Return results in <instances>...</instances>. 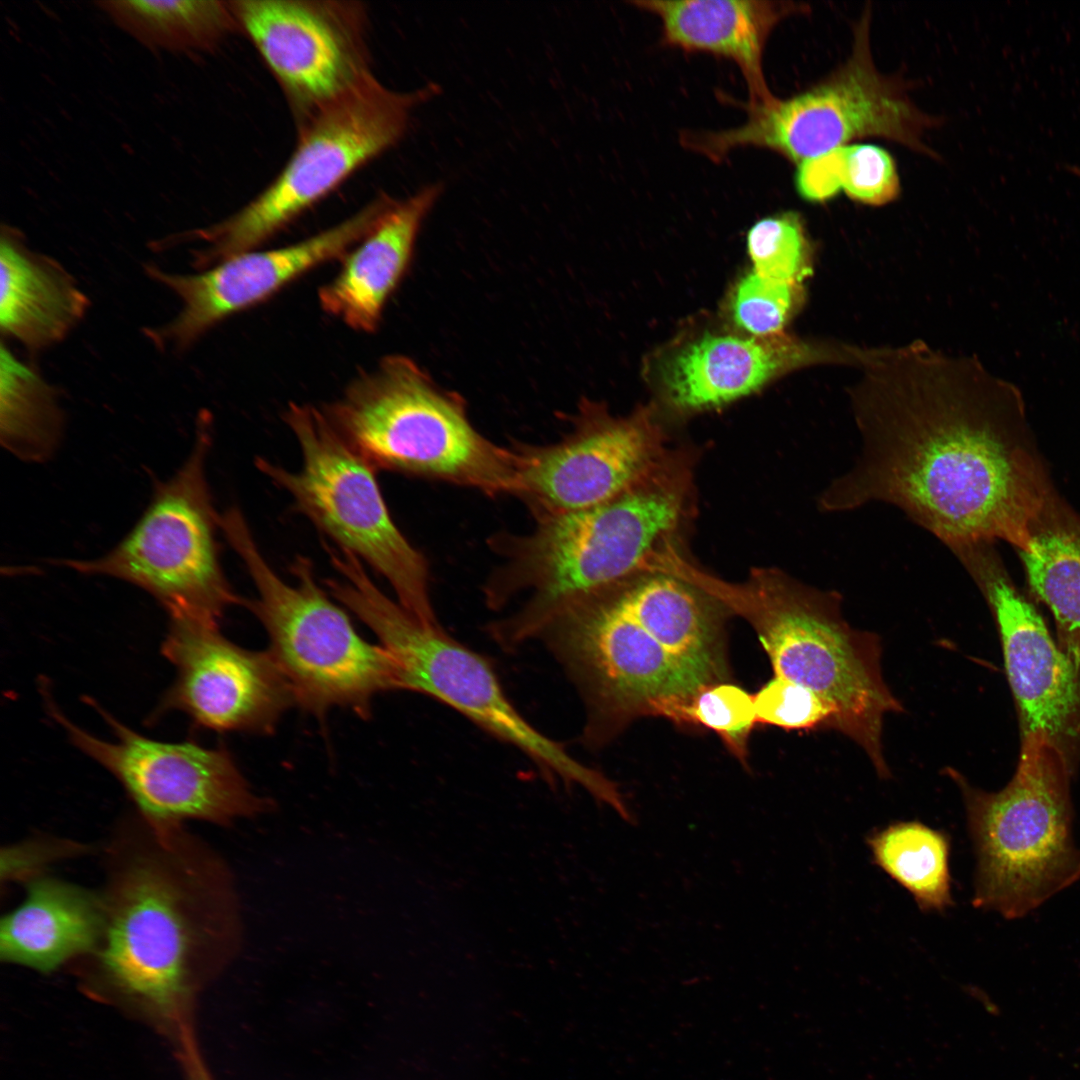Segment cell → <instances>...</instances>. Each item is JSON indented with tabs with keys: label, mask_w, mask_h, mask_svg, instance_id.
Listing matches in <instances>:
<instances>
[{
	"label": "cell",
	"mask_w": 1080,
	"mask_h": 1080,
	"mask_svg": "<svg viewBox=\"0 0 1080 1080\" xmlns=\"http://www.w3.org/2000/svg\"><path fill=\"white\" fill-rule=\"evenodd\" d=\"M661 440L648 408L614 417L585 402L560 440L513 446L518 458L514 496L535 520L602 504L659 468Z\"/></svg>",
	"instance_id": "obj_16"
},
{
	"label": "cell",
	"mask_w": 1080,
	"mask_h": 1080,
	"mask_svg": "<svg viewBox=\"0 0 1080 1080\" xmlns=\"http://www.w3.org/2000/svg\"><path fill=\"white\" fill-rule=\"evenodd\" d=\"M443 192V184L422 187L395 200L374 228L348 253L339 273L319 289L321 308L350 328L370 333L410 263L421 225Z\"/></svg>",
	"instance_id": "obj_21"
},
{
	"label": "cell",
	"mask_w": 1080,
	"mask_h": 1080,
	"mask_svg": "<svg viewBox=\"0 0 1080 1080\" xmlns=\"http://www.w3.org/2000/svg\"><path fill=\"white\" fill-rule=\"evenodd\" d=\"M669 718L714 730L741 760L756 720L754 696L728 683L711 684L677 706Z\"/></svg>",
	"instance_id": "obj_33"
},
{
	"label": "cell",
	"mask_w": 1080,
	"mask_h": 1080,
	"mask_svg": "<svg viewBox=\"0 0 1080 1080\" xmlns=\"http://www.w3.org/2000/svg\"><path fill=\"white\" fill-rule=\"evenodd\" d=\"M870 13L857 23L851 55L813 87L773 104L745 107L737 128L681 135L688 149L722 161L738 147L773 150L796 165L863 137H881L933 155L924 141L936 121L922 112L903 83L880 73L869 43Z\"/></svg>",
	"instance_id": "obj_12"
},
{
	"label": "cell",
	"mask_w": 1080,
	"mask_h": 1080,
	"mask_svg": "<svg viewBox=\"0 0 1080 1080\" xmlns=\"http://www.w3.org/2000/svg\"><path fill=\"white\" fill-rule=\"evenodd\" d=\"M679 479L657 469L602 504L535 520L526 534L490 540L500 558L484 586L489 608L525 597L513 614L488 625L504 650L533 639L563 612L628 579L682 517Z\"/></svg>",
	"instance_id": "obj_3"
},
{
	"label": "cell",
	"mask_w": 1080,
	"mask_h": 1080,
	"mask_svg": "<svg viewBox=\"0 0 1080 1080\" xmlns=\"http://www.w3.org/2000/svg\"><path fill=\"white\" fill-rule=\"evenodd\" d=\"M980 588L996 620L1024 733L1067 748L1080 736V673L1015 588L991 543L950 550Z\"/></svg>",
	"instance_id": "obj_18"
},
{
	"label": "cell",
	"mask_w": 1080,
	"mask_h": 1080,
	"mask_svg": "<svg viewBox=\"0 0 1080 1080\" xmlns=\"http://www.w3.org/2000/svg\"><path fill=\"white\" fill-rule=\"evenodd\" d=\"M794 182L809 202H824L843 191L856 202L881 206L900 193L893 157L869 143H850L797 164Z\"/></svg>",
	"instance_id": "obj_30"
},
{
	"label": "cell",
	"mask_w": 1080,
	"mask_h": 1080,
	"mask_svg": "<svg viewBox=\"0 0 1080 1080\" xmlns=\"http://www.w3.org/2000/svg\"><path fill=\"white\" fill-rule=\"evenodd\" d=\"M180 1050L188 1080H213L200 1055L191 1030L184 1023L180 1024Z\"/></svg>",
	"instance_id": "obj_36"
},
{
	"label": "cell",
	"mask_w": 1080,
	"mask_h": 1080,
	"mask_svg": "<svg viewBox=\"0 0 1080 1080\" xmlns=\"http://www.w3.org/2000/svg\"><path fill=\"white\" fill-rule=\"evenodd\" d=\"M741 593L743 614L775 676L813 691L832 712L830 730L856 743L877 774L888 778L883 722L903 707L883 677L879 636L845 620L838 592L778 571L760 575Z\"/></svg>",
	"instance_id": "obj_6"
},
{
	"label": "cell",
	"mask_w": 1080,
	"mask_h": 1080,
	"mask_svg": "<svg viewBox=\"0 0 1080 1080\" xmlns=\"http://www.w3.org/2000/svg\"><path fill=\"white\" fill-rule=\"evenodd\" d=\"M756 720L790 730L830 729L832 712L811 690L775 676L754 695Z\"/></svg>",
	"instance_id": "obj_34"
},
{
	"label": "cell",
	"mask_w": 1080,
	"mask_h": 1080,
	"mask_svg": "<svg viewBox=\"0 0 1080 1080\" xmlns=\"http://www.w3.org/2000/svg\"><path fill=\"white\" fill-rule=\"evenodd\" d=\"M95 6L152 52L203 55L238 32L228 1L102 0Z\"/></svg>",
	"instance_id": "obj_27"
},
{
	"label": "cell",
	"mask_w": 1080,
	"mask_h": 1080,
	"mask_svg": "<svg viewBox=\"0 0 1080 1080\" xmlns=\"http://www.w3.org/2000/svg\"><path fill=\"white\" fill-rule=\"evenodd\" d=\"M948 772L961 789L975 850L976 908L1021 918L1080 879L1069 762L1056 744L1024 733L1016 772L997 792Z\"/></svg>",
	"instance_id": "obj_5"
},
{
	"label": "cell",
	"mask_w": 1080,
	"mask_h": 1080,
	"mask_svg": "<svg viewBox=\"0 0 1080 1080\" xmlns=\"http://www.w3.org/2000/svg\"><path fill=\"white\" fill-rule=\"evenodd\" d=\"M804 299L803 284L767 279L751 270L731 289L726 313L734 330L757 337L771 336L785 332Z\"/></svg>",
	"instance_id": "obj_32"
},
{
	"label": "cell",
	"mask_w": 1080,
	"mask_h": 1080,
	"mask_svg": "<svg viewBox=\"0 0 1080 1080\" xmlns=\"http://www.w3.org/2000/svg\"><path fill=\"white\" fill-rule=\"evenodd\" d=\"M580 691L583 740L599 745L636 715L669 717L711 685L669 654L608 589L557 617L539 637Z\"/></svg>",
	"instance_id": "obj_13"
},
{
	"label": "cell",
	"mask_w": 1080,
	"mask_h": 1080,
	"mask_svg": "<svg viewBox=\"0 0 1080 1080\" xmlns=\"http://www.w3.org/2000/svg\"><path fill=\"white\" fill-rule=\"evenodd\" d=\"M393 201L381 193L352 216L309 238L276 249L249 250L199 274H172L147 266V273L182 301L177 317L153 338L179 348L189 346L225 318L266 300L315 267L346 256Z\"/></svg>",
	"instance_id": "obj_19"
},
{
	"label": "cell",
	"mask_w": 1080,
	"mask_h": 1080,
	"mask_svg": "<svg viewBox=\"0 0 1080 1080\" xmlns=\"http://www.w3.org/2000/svg\"><path fill=\"white\" fill-rule=\"evenodd\" d=\"M21 903L0 923V960L52 973L87 956L103 924L99 890L43 875L25 884Z\"/></svg>",
	"instance_id": "obj_23"
},
{
	"label": "cell",
	"mask_w": 1080,
	"mask_h": 1080,
	"mask_svg": "<svg viewBox=\"0 0 1080 1080\" xmlns=\"http://www.w3.org/2000/svg\"><path fill=\"white\" fill-rule=\"evenodd\" d=\"M323 412L374 470L443 481L489 496L516 492L514 449L481 434L463 400L438 387L408 357H384Z\"/></svg>",
	"instance_id": "obj_4"
},
{
	"label": "cell",
	"mask_w": 1080,
	"mask_h": 1080,
	"mask_svg": "<svg viewBox=\"0 0 1080 1080\" xmlns=\"http://www.w3.org/2000/svg\"><path fill=\"white\" fill-rule=\"evenodd\" d=\"M874 862L914 897L922 911L953 904L948 836L920 822H896L867 838Z\"/></svg>",
	"instance_id": "obj_29"
},
{
	"label": "cell",
	"mask_w": 1080,
	"mask_h": 1080,
	"mask_svg": "<svg viewBox=\"0 0 1080 1080\" xmlns=\"http://www.w3.org/2000/svg\"><path fill=\"white\" fill-rule=\"evenodd\" d=\"M101 934L75 962L101 986L163 1016H181L204 974L240 950L242 919L224 859L185 825L137 814L103 847Z\"/></svg>",
	"instance_id": "obj_2"
},
{
	"label": "cell",
	"mask_w": 1080,
	"mask_h": 1080,
	"mask_svg": "<svg viewBox=\"0 0 1080 1080\" xmlns=\"http://www.w3.org/2000/svg\"><path fill=\"white\" fill-rule=\"evenodd\" d=\"M440 93L435 83L409 92L376 77L297 128V144L272 182L226 219L186 235L206 246L194 256L211 267L253 250L397 145L413 110Z\"/></svg>",
	"instance_id": "obj_9"
},
{
	"label": "cell",
	"mask_w": 1080,
	"mask_h": 1080,
	"mask_svg": "<svg viewBox=\"0 0 1080 1080\" xmlns=\"http://www.w3.org/2000/svg\"><path fill=\"white\" fill-rule=\"evenodd\" d=\"M335 599L365 623L396 660L400 690L430 696L455 709L533 762L552 787L578 785L608 804L617 785L571 756L559 742L531 725L506 695L492 665L448 635L424 625L355 568L333 590Z\"/></svg>",
	"instance_id": "obj_8"
},
{
	"label": "cell",
	"mask_w": 1080,
	"mask_h": 1080,
	"mask_svg": "<svg viewBox=\"0 0 1080 1080\" xmlns=\"http://www.w3.org/2000/svg\"><path fill=\"white\" fill-rule=\"evenodd\" d=\"M210 417H199L193 447L181 467L158 482L129 533L103 556L57 561L81 574L117 578L151 594L170 620L218 625L243 598L222 569L216 541L219 514L206 478Z\"/></svg>",
	"instance_id": "obj_11"
},
{
	"label": "cell",
	"mask_w": 1080,
	"mask_h": 1080,
	"mask_svg": "<svg viewBox=\"0 0 1080 1080\" xmlns=\"http://www.w3.org/2000/svg\"><path fill=\"white\" fill-rule=\"evenodd\" d=\"M1032 592L1050 609L1061 649L1080 673V516L1055 495L1019 552Z\"/></svg>",
	"instance_id": "obj_26"
},
{
	"label": "cell",
	"mask_w": 1080,
	"mask_h": 1080,
	"mask_svg": "<svg viewBox=\"0 0 1080 1080\" xmlns=\"http://www.w3.org/2000/svg\"><path fill=\"white\" fill-rule=\"evenodd\" d=\"M618 605L669 654L709 684L723 662L720 617L704 592L673 576L655 574L608 588Z\"/></svg>",
	"instance_id": "obj_25"
},
{
	"label": "cell",
	"mask_w": 1080,
	"mask_h": 1080,
	"mask_svg": "<svg viewBox=\"0 0 1080 1080\" xmlns=\"http://www.w3.org/2000/svg\"><path fill=\"white\" fill-rule=\"evenodd\" d=\"M861 349L786 332L757 337L736 330L682 338L653 360L650 375L673 409L695 413L752 394L791 371L822 363L857 365Z\"/></svg>",
	"instance_id": "obj_20"
},
{
	"label": "cell",
	"mask_w": 1080,
	"mask_h": 1080,
	"mask_svg": "<svg viewBox=\"0 0 1080 1080\" xmlns=\"http://www.w3.org/2000/svg\"><path fill=\"white\" fill-rule=\"evenodd\" d=\"M63 432L56 393L4 344L0 353V439L16 457L44 462L55 453Z\"/></svg>",
	"instance_id": "obj_28"
},
{
	"label": "cell",
	"mask_w": 1080,
	"mask_h": 1080,
	"mask_svg": "<svg viewBox=\"0 0 1080 1080\" xmlns=\"http://www.w3.org/2000/svg\"><path fill=\"white\" fill-rule=\"evenodd\" d=\"M162 653L176 676L156 710L217 732L270 734L295 698L269 651L242 648L218 625L170 620Z\"/></svg>",
	"instance_id": "obj_17"
},
{
	"label": "cell",
	"mask_w": 1080,
	"mask_h": 1080,
	"mask_svg": "<svg viewBox=\"0 0 1080 1080\" xmlns=\"http://www.w3.org/2000/svg\"><path fill=\"white\" fill-rule=\"evenodd\" d=\"M2 333L32 350L61 341L84 316L88 298L55 261L29 251L20 233L2 225Z\"/></svg>",
	"instance_id": "obj_24"
},
{
	"label": "cell",
	"mask_w": 1080,
	"mask_h": 1080,
	"mask_svg": "<svg viewBox=\"0 0 1080 1080\" xmlns=\"http://www.w3.org/2000/svg\"><path fill=\"white\" fill-rule=\"evenodd\" d=\"M238 32L278 83L297 128L374 77L359 2L228 1Z\"/></svg>",
	"instance_id": "obj_15"
},
{
	"label": "cell",
	"mask_w": 1080,
	"mask_h": 1080,
	"mask_svg": "<svg viewBox=\"0 0 1080 1080\" xmlns=\"http://www.w3.org/2000/svg\"><path fill=\"white\" fill-rule=\"evenodd\" d=\"M746 241L752 271L761 277L803 284L813 271L812 247L802 217L795 211L758 220Z\"/></svg>",
	"instance_id": "obj_31"
},
{
	"label": "cell",
	"mask_w": 1080,
	"mask_h": 1080,
	"mask_svg": "<svg viewBox=\"0 0 1080 1080\" xmlns=\"http://www.w3.org/2000/svg\"><path fill=\"white\" fill-rule=\"evenodd\" d=\"M858 367L849 395L860 452L819 509L885 503L949 550L1002 540L1027 552L1055 492L1018 387L921 341L865 350Z\"/></svg>",
	"instance_id": "obj_1"
},
{
	"label": "cell",
	"mask_w": 1080,
	"mask_h": 1080,
	"mask_svg": "<svg viewBox=\"0 0 1080 1080\" xmlns=\"http://www.w3.org/2000/svg\"><path fill=\"white\" fill-rule=\"evenodd\" d=\"M632 4L659 17L664 42L685 51H702L733 61L749 90L745 107L769 106L776 97L763 73L768 37L783 19L807 12L791 1L637 0Z\"/></svg>",
	"instance_id": "obj_22"
},
{
	"label": "cell",
	"mask_w": 1080,
	"mask_h": 1080,
	"mask_svg": "<svg viewBox=\"0 0 1080 1080\" xmlns=\"http://www.w3.org/2000/svg\"><path fill=\"white\" fill-rule=\"evenodd\" d=\"M301 451L291 471L257 457L256 468L292 498L296 510L383 576L397 602L424 625L439 626L424 555L392 519L375 470L333 428L323 410L291 404L284 414Z\"/></svg>",
	"instance_id": "obj_10"
},
{
	"label": "cell",
	"mask_w": 1080,
	"mask_h": 1080,
	"mask_svg": "<svg viewBox=\"0 0 1080 1080\" xmlns=\"http://www.w3.org/2000/svg\"><path fill=\"white\" fill-rule=\"evenodd\" d=\"M89 847L48 835L25 838L1 848V883H26L46 875L54 864L81 856Z\"/></svg>",
	"instance_id": "obj_35"
},
{
	"label": "cell",
	"mask_w": 1080,
	"mask_h": 1080,
	"mask_svg": "<svg viewBox=\"0 0 1080 1080\" xmlns=\"http://www.w3.org/2000/svg\"><path fill=\"white\" fill-rule=\"evenodd\" d=\"M40 688L50 716L65 729L75 747L117 779L135 814L147 823L168 827L202 821L226 827L273 808L271 800L254 792L224 747L149 739L87 698L115 735L114 741L102 740L62 713L47 681Z\"/></svg>",
	"instance_id": "obj_14"
},
{
	"label": "cell",
	"mask_w": 1080,
	"mask_h": 1080,
	"mask_svg": "<svg viewBox=\"0 0 1080 1080\" xmlns=\"http://www.w3.org/2000/svg\"><path fill=\"white\" fill-rule=\"evenodd\" d=\"M1077 175L1080 176V169L1078 170Z\"/></svg>",
	"instance_id": "obj_37"
},
{
	"label": "cell",
	"mask_w": 1080,
	"mask_h": 1080,
	"mask_svg": "<svg viewBox=\"0 0 1080 1080\" xmlns=\"http://www.w3.org/2000/svg\"><path fill=\"white\" fill-rule=\"evenodd\" d=\"M219 527L256 588L243 599L266 630L269 653L288 680L295 703L318 717L333 707L366 718L374 696L399 689L396 660L382 645L364 640L348 615L316 582L311 560L298 556L284 582L262 555L242 512L220 514Z\"/></svg>",
	"instance_id": "obj_7"
}]
</instances>
